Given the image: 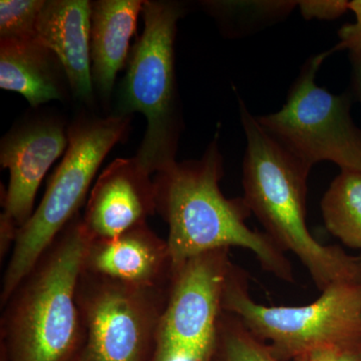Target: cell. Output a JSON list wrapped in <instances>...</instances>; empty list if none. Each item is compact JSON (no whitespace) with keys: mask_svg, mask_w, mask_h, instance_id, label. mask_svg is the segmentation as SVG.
I'll return each instance as SVG.
<instances>
[{"mask_svg":"<svg viewBox=\"0 0 361 361\" xmlns=\"http://www.w3.org/2000/svg\"><path fill=\"white\" fill-rule=\"evenodd\" d=\"M82 271L142 288H165L173 279L170 247L146 223L113 238L90 240Z\"/></svg>","mask_w":361,"mask_h":361,"instance_id":"cell-12","label":"cell"},{"mask_svg":"<svg viewBox=\"0 0 361 361\" xmlns=\"http://www.w3.org/2000/svg\"><path fill=\"white\" fill-rule=\"evenodd\" d=\"M68 132L59 118H28L7 133L0 144V164L9 171L0 215L18 228L32 217L35 196L47 171L66 151Z\"/></svg>","mask_w":361,"mask_h":361,"instance_id":"cell-10","label":"cell"},{"mask_svg":"<svg viewBox=\"0 0 361 361\" xmlns=\"http://www.w3.org/2000/svg\"><path fill=\"white\" fill-rule=\"evenodd\" d=\"M240 116L247 139L243 199L265 234L300 260L322 292L341 282L361 281L360 258L341 247L322 245L306 226L311 168L276 141L242 102Z\"/></svg>","mask_w":361,"mask_h":361,"instance_id":"cell-2","label":"cell"},{"mask_svg":"<svg viewBox=\"0 0 361 361\" xmlns=\"http://www.w3.org/2000/svg\"><path fill=\"white\" fill-rule=\"evenodd\" d=\"M222 308L237 316L281 361L361 346V281L331 285L308 305L266 306L251 298L246 271L233 263Z\"/></svg>","mask_w":361,"mask_h":361,"instance_id":"cell-5","label":"cell"},{"mask_svg":"<svg viewBox=\"0 0 361 361\" xmlns=\"http://www.w3.org/2000/svg\"><path fill=\"white\" fill-rule=\"evenodd\" d=\"M327 230L344 245L361 249V173L341 171L322 202Z\"/></svg>","mask_w":361,"mask_h":361,"instance_id":"cell-16","label":"cell"},{"mask_svg":"<svg viewBox=\"0 0 361 361\" xmlns=\"http://www.w3.org/2000/svg\"><path fill=\"white\" fill-rule=\"evenodd\" d=\"M348 0H303L298 1L301 14L305 20L318 18L334 20L348 11Z\"/></svg>","mask_w":361,"mask_h":361,"instance_id":"cell-20","label":"cell"},{"mask_svg":"<svg viewBox=\"0 0 361 361\" xmlns=\"http://www.w3.org/2000/svg\"><path fill=\"white\" fill-rule=\"evenodd\" d=\"M129 116H80L68 128L65 156L47 183L37 210L23 227L11 252L1 285V305L75 219L92 180L111 149L125 137Z\"/></svg>","mask_w":361,"mask_h":361,"instance_id":"cell-4","label":"cell"},{"mask_svg":"<svg viewBox=\"0 0 361 361\" xmlns=\"http://www.w3.org/2000/svg\"><path fill=\"white\" fill-rule=\"evenodd\" d=\"M68 82L54 52L39 39L0 42V87L21 94L32 108L66 97ZM70 89V87H68Z\"/></svg>","mask_w":361,"mask_h":361,"instance_id":"cell-15","label":"cell"},{"mask_svg":"<svg viewBox=\"0 0 361 361\" xmlns=\"http://www.w3.org/2000/svg\"><path fill=\"white\" fill-rule=\"evenodd\" d=\"M144 0L92 2L90 68L94 89L110 99L116 75L127 65L130 40L135 35Z\"/></svg>","mask_w":361,"mask_h":361,"instance_id":"cell-14","label":"cell"},{"mask_svg":"<svg viewBox=\"0 0 361 361\" xmlns=\"http://www.w3.org/2000/svg\"><path fill=\"white\" fill-rule=\"evenodd\" d=\"M348 9L355 14L356 25H361V0L349 1Z\"/></svg>","mask_w":361,"mask_h":361,"instance_id":"cell-24","label":"cell"},{"mask_svg":"<svg viewBox=\"0 0 361 361\" xmlns=\"http://www.w3.org/2000/svg\"><path fill=\"white\" fill-rule=\"evenodd\" d=\"M89 242L78 215L2 306V361L78 360L85 334L78 290Z\"/></svg>","mask_w":361,"mask_h":361,"instance_id":"cell-3","label":"cell"},{"mask_svg":"<svg viewBox=\"0 0 361 361\" xmlns=\"http://www.w3.org/2000/svg\"><path fill=\"white\" fill-rule=\"evenodd\" d=\"M339 42L331 52L348 49L351 54L361 56V25L353 23L342 26L338 32Z\"/></svg>","mask_w":361,"mask_h":361,"instance_id":"cell-21","label":"cell"},{"mask_svg":"<svg viewBox=\"0 0 361 361\" xmlns=\"http://www.w3.org/2000/svg\"><path fill=\"white\" fill-rule=\"evenodd\" d=\"M206 4L219 16L239 13L243 18L249 16L254 20H264L286 16L298 6V1H212Z\"/></svg>","mask_w":361,"mask_h":361,"instance_id":"cell-19","label":"cell"},{"mask_svg":"<svg viewBox=\"0 0 361 361\" xmlns=\"http://www.w3.org/2000/svg\"><path fill=\"white\" fill-rule=\"evenodd\" d=\"M92 2L45 0L37 21V39L58 58L73 97L94 102L90 68Z\"/></svg>","mask_w":361,"mask_h":361,"instance_id":"cell-13","label":"cell"},{"mask_svg":"<svg viewBox=\"0 0 361 361\" xmlns=\"http://www.w3.org/2000/svg\"><path fill=\"white\" fill-rule=\"evenodd\" d=\"M213 361H281L237 316L223 310Z\"/></svg>","mask_w":361,"mask_h":361,"instance_id":"cell-17","label":"cell"},{"mask_svg":"<svg viewBox=\"0 0 361 361\" xmlns=\"http://www.w3.org/2000/svg\"><path fill=\"white\" fill-rule=\"evenodd\" d=\"M170 287L142 288L82 271L78 300L85 336L78 361H152Z\"/></svg>","mask_w":361,"mask_h":361,"instance_id":"cell-8","label":"cell"},{"mask_svg":"<svg viewBox=\"0 0 361 361\" xmlns=\"http://www.w3.org/2000/svg\"><path fill=\"white\" fill-rule=\"evenodd\" d=\"M310 357L314 361H361V346L318 351Z\"/></svg>","mask_w":361,"mask_h":361,"instance_id":"cell-22","label":"cell"},{"mask_svg":"<svg viewBox=\"0 0 361 361\" xmlns=\"http://www.w3.org/2000/svg\"><path fill=\"white\" fill-rule=\"evenodd\" d=\"M223 173L215 139L200 160L176 161L154 175L157 213L169 226L173 273L201 254L239 247L251 251L263 269L292 283L293 269L285 252L264 232L247 226L251 211L245 200L227 199L221 192Z\"/></svg>","mask_w":361,"mask_h":361,"instance_id":"cell-1","label":"cell"},{"mask_svg":"<svg viewBox=\"0 0 361 361\" xmlns=\"http://www.w3.org/2000/svg\"><path fill=\"white\" fill-rule=\"evenodd\" d=\"M45 0H1L0 42L37 39V21Z\"/></svg>","mask_w":361,"mask_h":361,"instance_id":"cell-18","label":"cell"},{"mask_svg":"<svg viewBox=\"0 0 361 361\" xmlns=\"http://www.w3.org/2000/svg\"><path fill=\"white\" fill-rule=\"evenodd\" d=\"M296 361H314L312 360V358L310 357V356H307V357L301 358V360H298Z\"/></svg>","mask_w":361,"mask_h":361,"instance_id":"cell-25","label":"cell"},{"mask_svg":"<svg viewBox=\"0 0 361 361\" xmlns=\"http://www.w3.org/2000/svg\"><path fill=\"white\" fill-rule=\"evenodd\" d=\"M351 65H353V89L361 104V56L350 54Z\"/></svg>","mask_w":361,"mask_h":361,"instance_id":"cell-23","label":"cell"},{"mask_svg":"<svg viewBox=\"0 0 361 361\" xmlns=\"http://www.w3.org/2000/svg\"><path fill=\"white\" fill-rule=\"evenodd\" d=\"M156 213L153 174L135 157L116 159L90 190L82 222L90 240L110 239Z\"/></svg>","mask_w":361,"mask_h":361,"instance_id":"cell-11","label":"cell"},{"mask_svg":"<svg viewBox=\"0 0 361 361\" xmlns=\"http://www.w3.org/2000/svg\"><path fill=\"white\" fill-rule=\"evenodd\" d=\"M358 258H360V264H361V255H360V257H358Z\"/></svg>","mask_w":361,"mask_h":361,"instance_id":"cell-26","label":"cell"},{"mask_svg":"<svg viewBox=\"0 0 361 361\" xmlns=\"http://www.w3.org/2000/svg\"><path fill=\"white\" fill-rule=\"evenodd\" d=\"M229 251L201 254L173 273L152 361H213Z\"/></svg>","mask_w":361,"mask_h":361,"instance_id":"cell-9","label":"cell"},{"mask_svg":"<svg viewBox=\"0 0 361 361\" xmlns=\"http://www.w3.org/2000/svg\"><path fill=\"white\" fill-rule=\"evenodd\" d=\"M331 51L311 58L277 113L257 116L258 123L308 167L330 161L341 171L361 173V130L350 115L346 94L318 87L316 73Z\"/></svg>","mask_w":361,"mask_h":361,"instance_id":"cell-7","label":"cell"},{"mask_svg":"<svg viewBox=\"0 0 361 361\" xmlns=\"http://www.w3.org/2000/svg\"><path fill=\"white\" fill-rule=\"evenodd\" d=\"M183 7L145 1L144 30L130 51L116 115L141 113L146 134L135 158L155 175L176 163L180 116L175 75V37Z\"/></svg>","mask_w":361,"mask_h":361,"instance_id":"cell-6","label":"cell"}]
</instances>
